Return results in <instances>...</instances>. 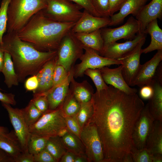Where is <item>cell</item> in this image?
<instances>
[{
    "label": "cell",
    "mask_w": 162,
    "mask_h": 162,
    "mask_svg": "<svg viewBox=\"0 0 162 162\" xmlns=\"http://www.w3.org/2000/svg\"><path fill=\"white\" fill-rule=\"evenodd\" d=\"M91 100L93 112L88 121L97 128L103 162H123L130 153L133 129L143 102L136 93L128 94L111 85L93 93Z\"/></svg>",
    "instance_id": "cell-1"
},
{
    "label": "cell",
    "mask_w": 162,
    "mask_h": 162,
    "mask_svg": "<svg viewBox=\"0 0 162 162\" xmlns=\"http://www.w3.org/2000/svg\"><path fill=\"white\" fill-rule=\"evenodd\" d=\"M1 48L10 55L19 82L28 76L36 75L44 65L55 58L57 50L43 51L21 40L16 33H6L3 36Z\"/></svg>",
    "instance_id": "cell-2"
},
{
    "label": "cell",
    "mask_w": 162,
    "mask_h": 162,
    "mask_svg": "<svg viewBox=\"0 0 162 162\" xmlns=\"http://www.w3.org/2000/svg\"><path fill=\"white\" fill-rule=\"evenodd\" d=\"M76 23L56 21L46 16L41 10L34 15L16 34L21 40L39 50H57L63 38Z\"/></svg>",
    "instance_id": "cell-3"
},
{
    "label": "cell",
    "mask_w": 162,
    "mask_h": 162,
    "mask_svg": "<svg viewBox=\"0 0 162 162\" xmlns=\"http://www.w3.org/2000/svg\"><path fill=\"white\" fill-rule=\"evenodd\" d=\"M47 5V0H10L8 9L6 32L17 33Z\"/></svg>",
    "instance_id": "cell-4"
},
{
    "label": "cell",
    "mask_w": 162,
    "mask_h": 162,
    "mask_svg": "<svg viewBox=\"0 0 162 162\" xmlns=\"http://www.w3.org/2000/svg\"><path fill=\"white\" fill-rule=\"evenodd\" d=\"M65 117L61 108L49 110L29 127L30 133L48 137L57 136L61 130L66 127Z\"/></svg>",
    "instance_id": "cell-5"
},
{
    "label": "cell",
    "mask_w": 162,
    "mask_h": 162,
    "mask_svg": "<svg viewBox=\"0 0 162 162\" xmlns=\"http://www.w3.org/2000/svg\"><path fill=\"white\" fill-rule=\"evenodd\" d=\"M82 8L69 0H47L46 7L42 10L46 16L56 21L76 23L82 15Z\"/></svg>",
    "instance_id": "cell-6"
},
{
    "label": "cell",
    "mask_w": 162,
    "mask_h": 162,
    "mask_svg": "<svg viewBox=\"0 0 162 162\" xmlns=\"http://www.w3.org/2000/svg\"><path fill=\"white\" fill-rule=\"evenodd\" d=\"M83 49L74 33L70 30L63 38L57 50L56 64L69 72L74 61L82 54Z\"/></svg>",
    "instance_id": "cell-7"
},
{
    "label": "cell",
    "mask_w": 162,
    "mask_h": 162,
    "mask_svg": "<svg viewBox=\"0 0 162 162\" xmlns=\"http://www.w3.org/2000/svg\"><path fill=\"white\" fill-rule=\"evenodd\" d=\"M80 139L85 146L89 161L103 162L102 144L95 126L88 121L82 128Z\"/></svg>",
    "instance_id": "cell-8"
},
{
    "label": "cell",
    "mask_w": 162,
    "mask_h": 162,
    "mask_svg": "<svg viewBox=\"0 0 162 162\" xmlns=\"http://www.w3.org/2000/svg\"><path fill=\"white\" fill-rule=\"evenodd\" d=\"M104 42V47L122 39L129 40L134 39L140 32L137 20L133 16L130 17L123 25L115 28L105 27L100 29Z\"/></svg>",
    "instance_id": "cell-9"
},
{
    "label": "cell",
    "mask_w": 162,
    "mask_h": 162,
    "mask_svg": "<svg viewBox=\"0 0 162 162\" xmlns=\"http://www.w3.org/2000/svg\"><path fill=\"white\" fill-rule=\"evenodd\" d=\"M155 120L147 103L145 105L134 126L132 136V146L137 149L145 148L147 139Z\"/></svg>",
    "instance_id": "cell-10"
},
{
    "label": "cell",
    "mask_w": 162,
    "mask_h": 162,
    "mask_svg": "<svg viewBox=\"0 0 162 162\" xmlns=\"http://www.w3.org/2000/svg\"><path fill=\"white\" fill-rule=\"evenodd\" d=\"M82 47L85 52L80 57L81 62L76 67L74 74L75 77L81 76L88 69H98L112 65L122 64V62L120 60L102 56L93 49Z\"/></svg>",
    "instance_id": "cell-11"
},
{
    "label": "cell",
    "mask_w": 162,
    "mask_h": 162,
    "mask_svg": "<svg viewBox=\"0 0 162 162\" xmlns=\"http://www.w3.org/2000/svg\"><path fill=\"white\" fill-rule=\"evenodd\" d=\"M143 38L132 50L126 53L117 60L122 62V72L127 84L131 86L141 65L140 57L142 53V47L146 40Z\"/></svg>",
    "instance_id": "cell-12"
},
{
    "label": "cell",
    "mask_w": 162,
    "mask_h": 162,
    "mask_svg": "<svg viewBox=\"0 0 162 162\" xmlns=\"http://www.w3.org/2000/svg\"><path fill=\"white\" fill-rule=\"evenodd\" d=\"M8 112L10 122L20 143L22 152L28 150L27 145L30 135L29 126L24 118L22 109L14 108L11 105L2 103Z\"/></svg>",
    "instance_id": "cell-13"
},
{
    "label": "cell",
    "mask_w": 162,
    "mask_h": 162,
    "mask_svg": "<svg viewBox=\"0 0 162 162\" xmlns=\"http://www.w3.org/2000/svg\"><path fill=\"white\" fill-rule=\"evenodd\" d=\"M162 60V50H158L149 60L141 65L131 86H137L141 87L146 85H151L157 69Z\"/></svg>",
    "instance_id": "cell-14"
},
{
    "label": "cell",
    "mask_w": 162,
    "mask_h": 162,
    "mask_svg": "<svg viewBox=\"0 0 162 162\" xmlns=\"http://www.w3.org/2000/svg\"><path fill=\"white\" fill-rule=\"evenodd\" d=\"M82 14L71 30L74 33H89L108 26L110 17L95 16L84 10Z\"/></svg>",
    "instance_id": "cell-15"
},
{
    "label": "cell",
    "mask_w": 162,
    "mask_h": 162,
    "mask_svg": "<svg viewBox=\"0 0 162 162\" xmlns=\"http://www.w3.org/2000/svg\"><path fill=\"white\" fill-rule=\"evenodd\" d=\"M146 34L143 32L138 33L134 38L122 43L114 42L104 47L100 53V56L112 59L117 60L124 55L133 50Z\"/></svg>",
    "instance_id": "cell-16"
},
{
    "label": "cell",
    "mask_w": 162,
    "mask_h": 162,
    "mask_svg": "<svg viewBox=\"0 0 162 162\" xmlns=\"http://www.w3.org/2000/svg\"><path fill=\"white\" fill-rule=\"evenodd\" d=\"M103 78L106 84L128 94L136 93L137 89L130 87L125 80L122 74V66L110 68L106 66L99 68Z\"/></svg>",
    "instance_id": "cell-17"
},
{
    "label": "cell",
    "mask_w": 162,
    "mask_h": 162,
    "mask_svg": "<svg viewBox=\"0 0 162 162\" xmlns=\"http://www.w3.org/2000/svg\"><path fill=\"white\" fill-rule=\"evenodd\" d=\"M140 28V32H144L148 24L153 20L162 18V0H152L144 5L135 16Z\"/></svg>",
    "instance_id": "cell-18"
},
{
    "label": "cell",
    "mask_w": 162,
    "mask_h": 162,
    "mask_svg": "<svg viewBox=\"0 0 162 162\" xmlns=\"http://www.w3.org/2000/svg\"><path fill=\"white\" fill-rule=\"evenodd\" d=\"M56 62V56L46 63L36 75L38 81V86L34 92V95L46 93L52 88L53 71Z\"/></svg>",
    "instance_id": "cell-19"
},
{
    "label": "cell",
    "mask_w": 162,
    "mask_h": 162,
    "mask_svg": "<svg viewBox=\"0 0 162 162\" xmlns=\"http://www.w3.org/2000/svg\"><path fill=\"white\" fill-rule=\"evenodd\" d=\"M73 76L71 72H69L66 78L61 83L47 92L39 95H46L50 110H55L59 106L68 93L69 84Z\"/></svg>",
    "instance_id": "cell-20"
},
{
    "label": "cell",
    "mask_w": 162,
    "mask_h": 162,
    "mask_svg": "<svg viewBox=\"0 0 162 162\" xmlns=\"http://www.w3.org/2000/svg\"><path fill=\"white\" fill-rule=\"evenodd\" d=\"M150 0H128L121 8L119 12L110 17L108 26H114L122 22L129 14L135 16L140 9Z\"/></svg>",
    "instance_id": "cell-21"
},
{
    "label": "cell",
    "mask_w": 162,
    "mask_h": 162,
    "mask_svg": "<svg viewBox=\"0 0 162 162\" xmlns=\"http://www.w3.org/2000/svg\"><path fill=\"white\" fill-rule=\"evenodd\" d=\"M0 148L7 153L14 159L22 152L14 130L9 132H0Z\"/></svg>",
    "instance_id": "cell-22"
},
{
    "label": "cell",
    "mask_w": 162,
    "mask_h": 162,
    "mask_svg": "<svg viewBox=\"0 0 162 162\" xmlns=\"http://www.w3.org/2000/svg\"><path fill=\"white\" fill-rule=\"evenodd\" d=\"M145 148L152 154H162V121L154 120Z\"/></svg>",
    "instance_id": "cell-23"
},
{
    "label": "cell",
    "mask_w": 162,
    "mask_h": 162,
    "mask_svg": "<svg viewBox=\"0 0 162 162\" xmlns=\"http://www.w3.org/2000/svg\"><path fill=\"white\" fill-rule=\"evenodd\" d=\"M151 85L154 93L148 103L149 110L155 120L162 121V84L154 79Z\"/></svg>",
    "instance_id": "cell-24"
},
{
    "label": "cell",
    "mask_w": 162,
    "mask_h": 162,
    "mask_svg": "<svg viewBox=\"0 0 162 162\" xmlns=\"http://www.w3.org/2000/svg\"><path fill=\"white\" fill-rule=\"evenodd\" d=\"M82 46L93 49L100 53L104 47L100 29L89 33H74Z\"/></svg>",
    "instance_id": "cell-25"
},
{
    "label": "cell",
    "mask_w": 162,
    "mask_h": 162,
    "mask_svg": "<svg viewBox=\"0 0 162 162\" xmlns=\"http://www.w3.org/2000/svg\"><path fill=\"white\" fill-rule=\"evenodd\" d=\"M144 33L150 35L151 41L147 47L142 49V53L146 54L154 50H162V30L158 24L157 19L148 24Z\"/></svg>",
    "instance_id": "cell-26"
},
{
    "label": "cell",
    "mask_w": 162,
    "mask_h": 162,
    "mask_svg": "<svg viewBox=\"0 0 162 162\" xmlns=\"http://www.w3.org/2000/svg\"><path fill=\"white\" fill-rule=\"evenodd\" d=\"M1 72L4 76V82L8 88L18 85L19 82L11 56L6 52H4V63Z\"/></svg>",
    "instance_id": "cell-27"
},
{
    "label": "cell",
    "mask_w": 162,
    "mask_h": 162,
    "mask_svg": "<svg viewBox=\"0 0 162 162\" xmlns=\"http://www.w3.org/2000/svg\"><path fill=\"white\" fill-rule=\"evenodd\" d=\"M61 138L64 147L69 151L78 156L83 153V145L80 139L70 131Z\"/></svg>",
    "instance_id": "cell-28"
},
{
    "label": "cell",
    "mask_w": 162,
    "mask_h": 162,
    "mask_svg": "<svg viewBox=\"0 0 162 162\" xmlns=\"http://www.w3.org/2000/svg\"><path fill=\"white\" fill-rule=\"evenodd\" d=\"M45 148L57 161L66 152L61 137L58 135L49 137Z\"/></svg>",
    "instance_id": "cell-29"
},
{
    "label": "cell",
    "mask_w": 162,
    "mask_h": 162,
    "mask_svg": "<svg viewBox=\"0 0 162 162\" xmlns=\"http://www.w3.org/2000/svg\"><path fill=\"white\" fill-rule=\"evenodd\" d=\"M49 137L30 134L27 145L28 152L34 155L44 148Z\"/></svg>",
    "instance_id": "cell-30"
},
{
    "label": "cell",
    "mask_w": 162,
    "mask_h": 162,
    "mask_svg": "<svg viewBox=\"0 0 162 162\" xmlns=\"http://www.w3.org/2000/svg\"><path fill=\"white\" fill-rule=\"evenodd\" d=\"M93 110L91 100L88 102L80 103V109L75 116L81 128L86 124L91 117Z\"/></svg>",
    "instance_id": "cell-31"
},
{
    "label": "cell",
    "mask_w": 162,
    "mask_h": 162,
    "mask_svg": "<svg viewBox=\"0 0 162 162\" xmlns=\"http://www.w3.org/2000/svg\"><path fill=\"white\" fill-rule=\"evenodd\" d=\"M22 110L24 118L29 127L35 123L43 114L31 100L27 106Z\"/></svg>",
    "instance_id": "cell-32"
},
{
    "label": "cell",
    "mask_w": 162,
    "mask_h": 162,
    "mask_svg": "<svg viewBox=\"0 0 162 162\" xmlns=\"http://www.w3.org/2000/svg\"><path fill=\"white\" fill-rule=\"evenodd\" d=\"M84 74L89 77L93 81L97 89V91L106 89L108 87L104 81L99 68L86 70Z\"/></svg>",
    "instance_id": "cell-33"
},
{
    "label": "cell",
    "mask_w": 162,
    "mask_h": 162,
    "mask_svg": "<svg viewBox=\"0 0 162 162\" xmlns=\"http://www.w3.org/2000/svg\"><path fill=\"white\" fill-rule=\"evenodd\" d=\"M10 0H2L0 4V44L4 33L6 32L7 21V11Z\"/></svg>",
    "instance_id": "cell-34"
},
{
    "label": "cell",
    "mask_w": 162,
    "mask_h": 162,
    "mask_svg": "<svg viewBox=\"0 0 162 162\" xmlns=\"http://www.w3.org/2000/svg\"><path fill=\"white\" fill-rule=\"evenodd\" d=\"M130 153L134 162H152L153 154L146 148L137 149L131 146Z\"/></svg>",
    "instance_id": "cell-35"
},
{
    "label": "cell",
    "mask_w": 162,
    "mask_h": 162,
    "mask_svg": "<svg viewBox=\"0 0 162 162\" xmlns=\"http://www.w3.org/2000/svg\"><path fill=\"white\" fill-rule=\"evenodd\" d=\"M74 86V96L80 103L88 102L91 100L93 93L86 87L76 82Z\"/></svg>",
    "instance_id": "cell-36"
},
{
    "label": "cell",
    "mask_w": 162,
    "mask_h": 162,
    "mask_svg": "<svg viewBox=\"0 0 162 162\" xmlns=\"http://www.w3.org/2000/svg\"><path fill=\"white\" fill-rule=\"evenodd\" d=\"M68 73L63 66L56 64L53 71V86L51 89L62 82L67 77Z\"/></svg>",
    "instance_id": "cell-37"
},
{
    "label": "cell",
    "mask_w": 162,
    "mask_h": 162,
    "mask_svg": "<svg viewBox=\"0 0 162 162\" xmlns=\"http://www.w3.org/2000/svg\"><path fill=\"white\" fill-rule=\"evenodd\" d=\"M94 9L101 17H110L109 0H91Z\"/></svg>",
    "instance_id": "cell-38"
},
{
    "label": "cell",
    "mask_w": 162,
    "mask_h": 162,
    "mask_svg": "<svg viewBox=\"0 0 162 162\" xmlns=\"http://www.w3.org/2000/svg\"><path fill=\"white\" fill-rule=\"evenodd\" d=\"M80 107V103L74 97L67 101L63 110L66 116H74L77 114Z\"/></svg>",
    "instance_id": "cell-39"
},
{
    "label": "cell",
    "mask_w": 162,
    "mask_h": 162,
    "mask_svg": "<svg viewBox=\"0 0 162 162\" xmlns=\"http://www.w3.org/2000/svg\"><path fill=\"white\" fill-rule=\"evenodd\" d=\"M35 106L42 113H44L49 109V104L46 95H38L34 96L31 100Z\"/></svg>",
    "instance_id": "cell-40"
},
{
    "label": "cell",
    "mask_w": 162,
    "mask_h": 162,
    "mask_svg": "<svg viewBox=\"0 0 162 162\" xmlns=\"http://www.w3.org/2000/svg\"><path fill=\"white\" fill-rule=\"evenodd\" d=\"M65 118L66 127L69 131L80 139V134L82 128L78 122L75 116H66Z\"/></svg>",
    "instance_id": "cell-41"
},
{
    "label": "cell",
    "mask_w": 162,
    "mask_h": 162,
    "mask_svg": "<svg viewBox=\"0 0 162 162\" xmlns=\"http://www.w3.org/2000/svg\"><path fill=\"white\" fill-rule=\"evenodd\" d=\"M33 156L34 162H57L46 148Z\"/></svg>",
    "instance_id": "cell-42"
},
{
    "label": "cell",
    "mask_w": 162,
    "mask_h": 162,
    "mask_svg": "<svg viewBox=\"0 0 162 162\" xmlns=\"http://www.w3.org/2000/svg\"><path fill=\"white\" fill-rule=\"evenodd\" d=\"M73 2L93 16L100 17L94 9L91 0H69Z\"/></svg>",
    "instance_id": "cell-43"
},
{
    "label": "cell",
    "mask_w": 162,
    "mask_h": 162,
    "mask_svg": "<svg viewBox=\"0 0 162 162\" xmlns=\"http://www.w3.org/2000/svg\"><path fill=\"white\" fill-rule=\"evenodd\" d=\"M128 0H109L110 17L120 10Z\"/></svg>",
    "instance_id": "cell-44"
},
{
    "label": "cell",
    "mask_w": 162,
    "mask_h": 162,
    "mask_svg": "<svg viewBox=\"0 0 162 162\" xmlns=\"http://www.w3.org/2000/svg\"><path fill=\"white\" fill-rule=\"evenodd\" d=\"M38 81L36 75L32 76L26 80L25 82V87L28 91L33 92L38 88Z\"/></svg>",
    "instance_id": "cell-45"
},
{
    "label": "cell",
    "mask_w": 162,
    "mask_h": 162,
    "mask_svg": "<svg viewBox=\"0 0 162 162\" xmlns=\"http://www.w3.org/2000/svg\"><path fill=\"white\" fill-rule=\"evenodd\" d=\"M153 93L152 86L151 85H146L141 87L139 94L140 96L142 99L149 100L152 97Z\"/></svg>",
    "instance_id": "cell-46"
},
{
    "label": "cell",
    "mask_w": 162,
    "mask_h": 162,
    "mask_svg": "<svg viewBox=\"0 0 162 162\" xmlns=\"http://www.w3.org/2000/svg\"><path fill=\"white\" fill-rule=\"evenodd\" d=\"M14 162H34L33 155L28 150L23 151L14 159Z\"/></svg>",
    "instance_id": "cell-47"
},
{
    "label": "cell",
    "mask_w": 162,
    "mask_h": 162,
    "mask_svg": "<svg viewBox=\"0 0 162 162\" xmlns=\"http://www.w3.org/2000/svg\"><path fill=\"white\" fill-rule=\"evenodd\" d=\"M0 88V101L1 103L8 104L11 105H15L16 101L15 99V95L12 93H2Z\"/></svg>",
    "instance_id": "cell-48"
},
{
    "label": "cell",
    "mask_w": 162,
    "mask_h": 162,
    "mask_svg": "<svg viewBox=\"0 0 162 162\" xmlns=\"http://www.w3.org/2000/svg\"><path fill=\"white\" fill-rule=\"evenodd\" d=\"M76 156V154L71 152H66L60 158V162H74Z\"/></svg>",
    "instance_id": "cell-49"
},
{
    "label": "cell",
    "mask_w": 162,
    "mask_h": 162,
    "mask_svg": "<svg viewBox=\"0 0 162 162\" xmlns=\"http://www.w3.org/2000/svg\"><path fill=\"white\" fill-rule=\"evenodd\" d=\"M0 162H14V159L7 153L0 148Z\"/></svg>",
    "instance_id": "cell-50"
},
{
    "label": "cell",
    "mask_w": 162,
    "mask_h": 162,
    "mask_svg": "<svg viewBox=\"0 0 162 162\" xmlns=\"http://www.w3.org/2000/svg\"><path fill=\"white\" fill-rule=\"evenodd\" d=\"M159 83L162 84V63H160L155 73L154 79Z\"/></svg>",
    "instance_id": "cell-51"
},
{
    "label": "cell",
    "mask_w": 162,
    "mask_h": 162,
    "mask_svg": "<svg viewBox=\"0 0 162 162\" xmlns=\"http://www.w3.org/2000/svg\"><path fill=\"white\" fill-rule=\"evenodd\" d=\"M162 154H153L152 162H162Z\"/></svg>",
    "instance_id": "cell-52"
},
{
    "label": "cell",
    "mask_w": 162,
    "mask_h": 162,
    "mask_svg": "<svg viewBox=\"0 0 162 162\" xmlns=\"http://www.w3.org/2000/svg\"><path fill=\"white\" fill-rule=\"evenodd\" d=\"M4 59V52L0 48V72H1L3 68Z\"/></svg>",
    "instance_id": "cell-53"
},
{
    "label": "cell",
    "mask_w": 162,
    "mask_h": 162,
    "mask_svg": "<svg viewBox=\"0 0 162 162\" xmlns=\"http://www.w3.org/2000/svg\"><path fill=\"white\" fill-rule=\"evenodd\" d=\"M68 131L69 130L66 127L61 130L57 135L60 137H62L66 135Z\"/></svg>",
    "instance_id": "cell-54"
},
{
    "label": "cell",
    "mask_w": 162,
    "mask_h": 162,
    "mask_svg": "<svg viewBox=\"0 0 162 162\" xmlns=\"http://www.w3.org/2000/svg\"><path fill=\"white\" fill-rule=\"evenodd\" d=\"M85 159L80 156H76L74 162H85Z\"/></svg>",
    "instance_id": "cell-55"
},
{
    "label": "cell",
    "mask_w": 162,
    "mask_h": 162,
    "mask_svg": "<svg viewBox=\"0 0 162 162\" xmlns=\"http://www.w3.org/2000/svg\"><path fill=\"white\" fill-rule=\"evenodd\" d=\"M8 132V130L7 128L0 126V132Z\"/></svg>",
    "instance_id": "cell-56"
},
{
    "label": "cell",
    "mask_w": 162,
    "mask_h": 162,
    "mask_svg": "<svg viewBox=\"0 0 162 162\" xmlns=\"http://www.w3.org/2000/svg\"><path fill=\"white\" fill-rule=\"evenodd\" d=\"M1 0H0V1Z\"/></svg>",
    "instance_id": "cell-57"
}]
</instances>
